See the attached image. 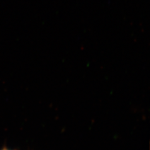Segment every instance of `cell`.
I'll list each match as a JSON object with an SVG mask.
<instances>
[{"mask_svg":"<svg viewBox=\"0 0 150 150\" xmlns=\"http://www.w3.org/2000/svg\"><path fill=\"white\" fill-rule=\"evenodd\" d=\"M1 150H10V149H8L7 148H3L2 149H1Z\"/></svg>","mask_w":150,"mask_h":150,"instance_id":"cell-1","label":"cell"}]
</instances>
